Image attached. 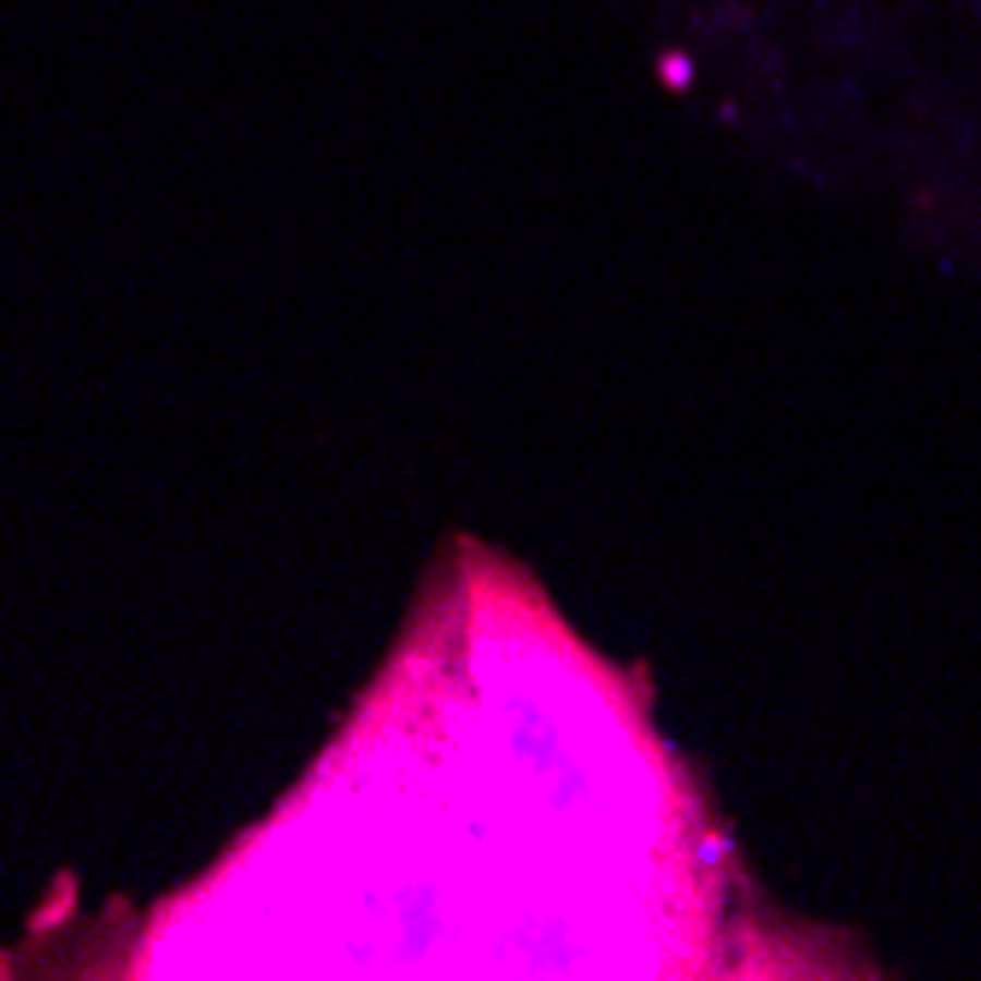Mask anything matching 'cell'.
<instances>
[{
    "label": "cell",
    "mask_w": 981,
    "mask_h": 981,
    "mask_svg": "<svg viewBox=\"0 0 981 981\" xmlns=\"http://www.w3.org/2000/svg\"><path fill=\"white\" fill-rule=\"evenodd\" d=\"M658 71H664V83H670V88H688V77H693V65H688L682 53H664Z\"/></svg>",
    "instance_id": "6da1fadb"
}]
</instances>
